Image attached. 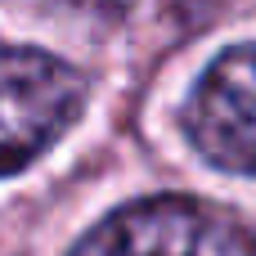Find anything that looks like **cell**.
Masks as SVG:
<instances>
[{"instance_id": "cell-2", "label": "cell", "mask_w": 256, "mask_h": 256, "mask_svg": "<svg viewBox=\"0 0 256 256\" xmlns=\"http://www.w3.org/2000/svg\"><path fill=\"white\" fill-rule=\"evenodd\" d=\"M72 256H256V230L202 198H140L104 216Z\"/></svg>"}, {"instance_id": "cell-3", "label": "cell", "mask_w": 256, "mask_h": 256, "mask_svg": "<svg viewBox=\"0 0 256 256\" xmlns=\"http://www.w3.org/2000/svg\"><path fill=\"white\" fill-rule=\"evenodd\" d=\"M189 144L220 171L256 176V40L225 50L184 104Z\"/></svg>"}, {"instance_id": "cell-1", "label": "cell", "mask_w": 256, "mask_h": 256, "mask_svg": "<svg viewBox=\"0 0 256 256\" xmlns=\"http://www.w3.org/2000/svg\"><path fill=\"white\" fill-rule=\"evenodd\" d=\"M86 76L32 45H0V180L45 158L86 108Z\"/></svg>"}]
</instances>
